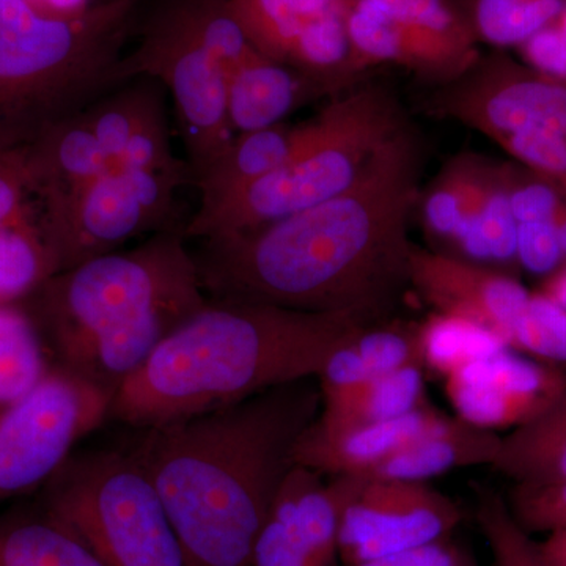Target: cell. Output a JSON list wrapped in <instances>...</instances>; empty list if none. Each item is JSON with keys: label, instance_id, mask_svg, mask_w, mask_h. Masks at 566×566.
Masks as SVG:
<instances>
[{"label": "cell", "instance_id": "1", "mask_svg": "<svg viewBox=\"0 0 566 566\" xmlns=\"http://www.w3.org/2000/svg\"><path fill=\"white\" fill-rule=\"evenodd\" d=\"M423 140L411 122L346 191L193 252L211 301H244L378 324L409 286V223L419 202Z\"/></svg>", "mask_w": 566, "mask_h": 566}, {"label": "cell", "instance_id": "2", "mask_svg": "<svg viewBox=\"0 0 566 566\" xmlns=\"http://www.w3.org/2000/svg\"><path fill=\"white\" fill-rule=\"evenodd\" d=\"M319 409L318 381L308 378L140 430L129 453L158 491L189 566H252L297 442Z\"/></svg>", "mask_w": 566, "mask_h": 566}, {"label": "cell", "instance_id": "3", "mask_svg": "<svg viewBox=\"0 0 566 566\" xmlns=\"http://www.w3.org/2000/svg\"><path fill=\"white\" fill-rule=\"evenodd\" d=\"M368 326L353 315L210 300L122 382L109 417L144 430L316 378Z\"/></svg>", "mask_w": 566, "mask_h": 566}, {"label": "cell", "instance_id": "4", "mask_svg": "<svg viewBox=\"0 0 566 566\" xmlns=\"http://www.w3.org/2000/svg\"><path fill=\"white\" fill-rule=\"evenodd\" d=\"M185 229L52 275L20 304L52 365L114 397L172 331L207 305Z\"/></svg>", "mask_w": 566, "mask_h": 566}, {"label": "cell", "instance_id": "5", "mask_svg": "<svg viewBox=\"0 0 566 566\" xmlns=\"http://www.w3.org/2000/svg\"><path fill=\"white\" fill-rule=\"evenodd\" d=\"M128 0H0V153L21 150L118 84Z\"/></svg>", "mask_w": 566, "mask_h": 566}, {"label": "cell", "instance_id": "6", "mask_svg": "<svg viewBox=\"0 0 566 566\" xmlns=\"http://www.w3.org/2000/svg\"><path fill=\"white\" fill-rule=\"evenodd\" d=\"M136 43L118 63V81L151 77L174 103L192 185L234 134L227 77L259 54L234 18L230 0H151L137 11Z\"/></svg>", "mask_w": 566, "mask_h": 566}, {"label": "cell", "instance_id": "7", "mask_svg": "<svg viewBox=\"0 0 566 566\" xmlns=\"http://www.w3.org/2000/svg\"><path fill=\"white\" fill-rule=\"evenodd\" d=\"M408 123L397 96L382 85L364 84L334 96L279 169L210 210L196 211L185 237L200 241L248 232L333 199Z\"/></svg>", "mask_w": 566, "mask_h": 566}, {"label": "cell", "instance_id": "8", "mask_svg": "<svg viewBox=\"0 0 566 566\" xmlns=\"http://www.w3.org/2000/svg\"><path fill=\"white\" fill-rule=\"evenodd\" d=\"M41 509L106 566H189L158 491L129 452L71 455L43 486Z\"/></svg>", "mask_w": 566, "mask_h": 566}, {"label": "cell", "instance_id": "9", "mask_svg": "<svg viewBox=\"0 0 566 566\" xmlns=\"http://www.w3.org/2000/svg\"><path fill=\"white\" fill-rule=\"evenodd\" d=\"M112 397L52 365L39 385L0 412V502L43 488L74 446L109 417Z\"/></svg>", "mask_w": 566, "mask_h": 566}, {"label": "cell", "instance_id": "10", "mask_svg": "<svg viewBox=\"0 0 566 566\" xmlns=\"http://www.w3.org/2000/svg\"><path fill=\"white\" fill-rule=\"evenodd\" d=\"M354 57L367 73L389 63L444 85L482 55L455 0H340Z\"/></svg>", "mask_w": 566, "mask_h": 566}, {"label": "cell", "instance_id": "11", "mask_svg": "<svg viewBox=\"0 0 566 566\" xmlns=\"http://www.w3.org/2000/svg\"><path fill=\"white\" fill-rule=\"evenodd\" d=\"M186 182L192 181L185 175L112 167L48 218L61 271L118 251L134 238L185 229L177 192Z\"/></svg>", "mask_w": 566, "mask_h": 566}, {"label": "cell", "instance_id": "12", "mask_svg": "<svg viewBox=\"0 0 566 566\" xmlns=\"http://www.w3.org/2000/svg\"><path fill=\"white\" fill-rule=\"evenodd\" d=\"M424 109L490 140L515 133L566 137V82L501 52L480 57L457 80L438 85Z\"/></svg>", "mask_w": 566, "mask_h": 566}, {"label": "cell", "instance_id": "13", "mask_svg": "<svg viewBox=\"0 0 566 566\" xmlns=\"http://www.w3.org/2000/svg\"><path fill=\"white\" fill-rule=\"evenodd\" d=\"M249 41L263 57L301 71L333 96L359 84L340 0H230Z\"/></svg>", "mask_w": 566, "mask_h": 566}, {"label": "cell", "instance_id": "14", "mask_svg": "<svg viewBox=\"0 0 566 566\" xmlns=\"http://www.w3.org/2000/svg\"><path fill=\"white\" fill-rule=\"evenodd\" d=\"M463 517L453 499L424 482L368 476L342 516L338 558L349 566L433 545Z\"/></svg>", "mask_w": 566, "mask_h": 566}, {"label": "cell", "instance_id": "15", "mask_svg": "<svg viewBox=\"0 0 566 566\" xmlns=\"http://www.w3.org/2000/svg\"><path fill=\"white\" fill-rule=\"evenodd\" d=\"M322 479L301 465L290 471L256 539L252 566H337L342 516L368 476Z\"/></svg>", "mask_w": 566, "mask_h": 566}, {"label": "cell", "instance_id": "16", "mask_svg": "<svg viewBox=\"0 0 566 566\" xmlns=\"http://www.w3.org/2000/svg\"><path fill=\"white\" fill-rule=\"evenodd\" d=\"M166 96L158 81L133 77L81 112L112 166L191 177L189 164L174 153Z\"/></svg>", "mask_w": 566, "mask_h": 566}, {"label": "cell", "instance_id": "17", "mask_svg": "<svg viewBox=\"0 0 566 566\" xmlns=\"http://www.w3.org/2000/svg\"><path fill=\"white\" fill-rule=\"evenodd\" d=\"M565 382L560 368L527 359L510 348L446 378L457 416L491 431L527 422L557 397Z\"/></svg>", "mask_w": 566, "mask_h": 566}, {"label": "cell", "instance_id": "18", "mask_svg": "<svg viewBox=\"0 0 566 566\" xmlns=\"http://www.w3.org/2000/svg\"><path fill=\"white\" fill-rule=\"evenodd\" d=\"M409 286L434 314L469 319L505 345L532 293L512 273L416 244L409 255Z\"/></svg>", "mask_w": 566, "mask_h": 566}, {"label": "cell", "instance_id": "19", "mask_svg": "<svg viewBox=\"0 0 566 566\" xmlns=\"http://www.w3.org/2000/svg\"><path fill=\"white\" fill-rule=\"evenodd\" d=\"M59 271L28 147L0 153V307L24 303Z\"/></svg>", "mask_w": 566, "mask_h": 566}, {"label": "cell", "instance_id": "20", "mask_svg": "<svg viewBox=\"0 0 566 566\" xmlns=\"http://www.w3.org/2000/svg\"><path fill=\"white\" fill-rule=\"evenodd\" d=\"M510 208L505 161L461 153L420 189L417 210L434 251L458 255Z\"/></svg>", "mask_w": 566, "mask_h": 566}, {"label": "cell", "instance_id": "21", "mask_svg": "<svg viewBox=\"0 0 566 566\" xmlns=\"http://www.w3.org/2000/svg\"><path fill=\"white\" fill-rule=\"evenodd\" d=\"M441 416L423 406L398 419L326 427L314 420L297 442L294 464L319 475H368Z\"/></svg>", "mask_w": 566, "mask_h": 566}, {"label": "cell", "instance_id": "22", "mask_svg": "<svg viewBox=\"0 0 566 566\" xmlns=\"http://www.w3.org/2000/svg\"><path fill=\"white\" fill-rule=\"evenodd\" d=\"M324 96L334 98L318 81L262 54L227 80V112L234 134L282 125L290 114Z\"/></svg>", "mask_w": 566, "mask_h": 566}, {"label": "cell", "instance_id": "23", "mask_svg": "<svg viewBox=\"0 0 566 566\" xmlns=\"http://www.w3.org/2000/svg\"><path fill=\"white\" fill-rule=\"evenodd\" d=\"M28 158L46 221L66 200L114 167L82 114L65 118L41 134L29 145Z\"/></svg>", "mask_w": 566, "mask_h": 566}, {"label": "cell", "instance_id": "24", "mask_svg": "<svg viewBox=\"0 0 566 566\" xmlns=\"http://www.w3.org/2000/svg\"><path fill=\"white\" fill-rule=\"evenodd\" d=\"M501 436L461 417L439 416L415 441L386 458L367 476L424 482L453 469L493 465Z\"/></svg>", "mask_w": 566, "mask_h": 566}, {"label": "cell", "instance_id": "25", "mask_svg": "<svg viewBox=\"0 0 566 566\" xmlns=\"http://www.w3.org/2000/svg\"><path fill=\"white\" fill-rule=\"evenodd\" d=\"M311 129L312 118L300 125L282 123L273 128L237 134L227 150L193 180L200 193L197 211L210 210L274 172L303 145Z\"/></svg>", "mask_w": 566, "mask_h": 566}, {"label": "cell", "instance_id": "26", "mask_svg": "<svg viewBox=\"0 0 566 566\" xmlns=\"http://www.w3.org/2000/svg\"><path fill=\"white\" fill-rule=\"evenodd\" d=\"M411 364H423L417 326L371 324L340 346L316 376L322 405L342 400L368 382Z\"/></svg>", "mask_w": 566, "mask_h": 566}, {"label": "cell", "instance_id": "27", "mask_svg": "<svg viewBox=\"0 0 566 566\" xmlns=\"http://www.w3.org/2000/svg\"><path fill=\"white\" fill-rule=\"evenodd\" d=\"M491 469L515 483L566 480V382L542 412L501 436Z\"/></svg>", "mask_w": 566, "mask_h": 566}, {"label": "cell", "instance_id": "28", "mask_svg": "<svg viewBox=\"0 0 566 566\" xmlns=\"http://www.w3.org/2000/svg\"><path fill=\"white\" fill-rule=\"evenodd\" d=\"M0 566H106L43 509L0 517Z\"/></svg>", "mask_w": 566, "mask_h": 566}, {"label": "cell", "instance_id": "29", "mask_svg": "<svg viewBox=\"0 0 566 566\" xmlns=\"http://www.w3.org/2000/svg\"><path fill=\"white\" fill-rule=\"evenodd\" d=\"M423 368V364H411L381 376L342 400L322 405L315 420L326 427H335L346 423L381 422L415 412L427 406Z\"/></svg>", "mask_w": 566, "mask_h": 566}, {"label": "cell", "instance_id": "30", "mask_svg": "<svg viewBox=\"0 0 566 566\" xmlns=\"http://www.w3.org/2000/svg\"><path fill=\"white\" fill-rule=\"evenodd\" d=\"M51 367L31 316L21 305L0 307V412L31 392Z\"/></svg>", "mask_w": 566, "mask_h": 566}, {"label": "cell", "instance_id": "31", "mask_svg": "<svg viewBox=\"0 0 566 566\" xmlns=\"http://www.w3.org/2000/svg\"><path fill=\"white\" fill-rule=\"evenodd\" d=\"M423 367L434 374L452 375L465 365L509 348L501 337L469 319L434 314L417 324Z\"/></svg>", "mask_w": 566, "mask_h": 566}, {"label": "cell", "instance_id": "32", "mask_svg": "<svg viewBox=\"0 0 566 566\" xmlns=\"http://www.w3.org/2000/svg\"><path fill=\"white\" fill-rule=\"evenodd\" d=\"M566 0H469L464 9L476 39L520 48L564 11Z\"/></svg>", "mask_w": 566, "mask_h": 566}, {"label": "cell", "instance_id": "33", "mask_svg": "<svg viewBox=\"0 0 566 566\" xmlns=\"http://www.w3.org/2000/svg\"><path fill=\"white\" fill-rule=\"evenodd\" d=\"M475 521L495 566H549L539 543L517 523L509 504L491 490H476Z\"/></svg>", "mask_w": 566, "mask_h": 566}, {"label": "cell", "instance_id": "34", "mask_svg": "<svg viewBox=\"0 0 566 566\" xmlns=\"http://www.w3.org/2000/svg\"><path fill=\"white\" fill-rule=\"evenodd\" d=\"M510 349L546 364L566 363V311L542 292H532L506 340Z\"/></svg>", "mask_w": 566, "mask_h": 566}, {"label": "cell", "instance_id": "35", "mask_svg": "<svg viewBox=\"0 0 566 566\" xmlns=\"http://www.w3.org/2000/svg\"><path fill=\"white\" fill-rule=\"evenodd\" d=\"M512 161L549 182L566 197V137L545 133H515L493 140Z\"/></svg>", "mask_w": 566, "mask_h": 566}, {"label": "cell", "instance_id": "36", "mask_svg": "<svg viewBox=\"0 0 566 566\" xmlns=\"http://www.w3.org/2000/svg\"><path fill=\"white\" fill-rule=\"evenodd\" d=\"M509 506L528 534L566 527V480L551 483H515Z\"/></svg>", "mask_w": 566, "mask_h": 566}, {"label": "cell", "instance_id": "37", "mask_svg": "<svg viewBox=\"0 0 566 566\" xmlns=\"http://www.w3.org/2000/svg\"><path fill=\"white\" fill-rule=\"evenodd\" d=\"M517 266L545 279L566 263L560 234L553 223H516Z\"/></svg>", "mask_w": 566, "mask_h": 566}, {"label": "cell", "instance_id": "38", "mask_svg": "<svg viewBox=\"0 0 566 566\" xmlns=\"http://www.w3.org/2000/svg\"><path fill=\"white\" fill-rule=\"evenodd\" d=\"M517 50L526 65L566 82V36L553 24L524 41Z\"/></svg>", "mask_w": 566, "mask_h": 566}, {"label": "cell", "instance_id": "39", "mask_svg": "<svg viewBox=\"0 0 566 566\" xmlns=\"http://www.w3.org/2000/svg\"><path fill=\"white\" fill-rule=\"evenodd\" d=\"M460 546L449 539L349 566H455ZM346 566V565H344Z\"/></svg>", "mask_w": 566, "mask_h": 566}, {"label": "cell", "instance_id": "40", "mask_svg": "<svg viewBox=\"0 0 566 566\" xmlns=\"http://www.w3.org/2000/svg\"><path fill=\"white\" fill-rule=\"evenodd\" d=\"M543 556L549 566H566V527L547 534L545 542L539 543Z\"/></svg>", "mask_w": 566, "mask_h": 566}, {"label": "cell", "instance_id": "41", "mask_svg": "<svg viewBox=\"0 0 566 566\" xmlns=\"http://www.w3.org/2000/svg\"><path fill=\"white\" fill-rule=\"evenodd\" d=\"M538 292L546 294L547 297L562 305L566 311V263L554 271L553 274L543 279Z\"/></svg>", "mask_w": 566, "mask_h": 566}, {"label": "cell", "instance_id": "42", "mask_svg": "<svg viewBox=\"0 0 566 566\" xmlns=\"http://www.w3.org/2000/svg\"><path fill=\"white\" fill-rule=\"evenodd\" d=\"M455 566H479V565H476V562L474 560V557H472L471 553H468V551L463 549V547H460V553H458Z\"/></svg>", "mask_w": 566, "mask_h": 566}]
</instances>
